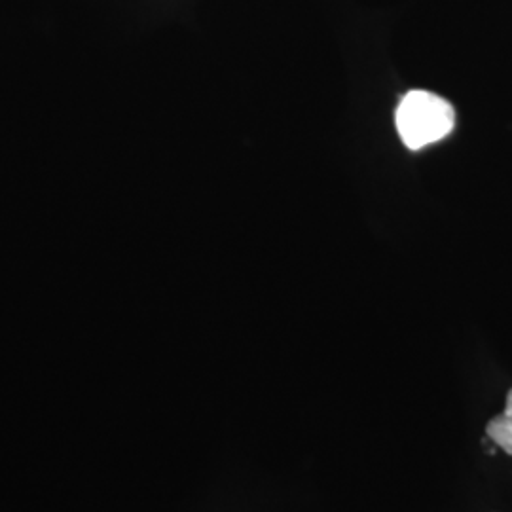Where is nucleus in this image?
Instances as JSON below:
<instances>
[{
    "mask_svg": "<svg viewBox=\"0 0 512 512\" xmlns=\"http://www.w3.org/2000/svg\"><path fill=\"white\" fill-rule=\"evenodd\" d=\"M395 124L404 145L410 150H421L439 143L454 131L456 110L437 93L414 90L401 99Z\"/></svg>",
    "mask_w": 512,
    "mask_h": 512,
    "instance_id": "nucleus-1",
    "label": "nucleus"
},
{
    "mask_svg": "<svg viewBox=\"0 0 512 512\" xmlns=\"http://www.w3.org/2000/svg\"><path fill=\"white\" fill-rule=\"evenodd\" d=\"M486 433L505 454L512 456V389L507 395L505 412L488 421Z\"/></svg>",
    "mask_w": 512,
    "mask_h": 512,
    "instance_id": "nucleus-2",
    "label": "nucleus"
}]
</instances>
